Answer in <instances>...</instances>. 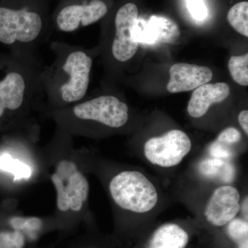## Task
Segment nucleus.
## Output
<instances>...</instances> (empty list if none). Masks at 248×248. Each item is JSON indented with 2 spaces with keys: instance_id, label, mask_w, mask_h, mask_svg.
Returning a JSON list of instances; mask_svg holds the SVG:
<instances>
[{
  "instance_id": "nucleus-1",
  "label": "nucleus",
  "mask_w": 248,
  "mask_h": 248,
  "mask_svg": "<svg viewBox=\"0 0 248 248\" xmlns=\"http://www.w3.org/2000/svg\"><path fill=\"white\" fill-rule=\"evenodd\" d=\"M54 60L43 66L41 83L46 110L69 107L87 96L93 65L92 53L62 41L50 44Z\"/></svg>"
},
{
  "instance_id": "nucleus-23",
  "label": "nucleus",
  "mask_w": 248,
  "mask_h": 248,
  "mask_svg": "<svg viewBox=\"0 0 248 248\" xmlns=\"http://www.w3.org/2000/svg\"><path fill=\"white\" fill-rule=\"evenodd\" d=\"M241 140V133L239 130L233 127H228L218 135L216 141L232 147L235 143H239Z\"/></svg>"
},
{
  "instance_id": "nucleus-11",
  "label": "nucleus",
  "mask_w": 248,
  "mask_h": 248,
  "mask_svg": "<svg viewBox=\"0 0 248 248\" xmlns=\"http://www.w3.org/2000/svg\"><path fill=\"white\" fill-rule=\"evenodd\" d=\"M170 79L167 90L171 93L192 91L213 79L212 70L207 66L177 63L170 68Z\"/></svg>"
},
{
  "instance_id": "nucleus-7",
  "label": "nucleus",
  "mask_w": 248,
  "mask_h": 248,
  "mask_svg": "<svg viewBox=\"0 0 248 248\" xmlns=\"http://www.w3.org/2000/svg\"><path fill=\"white\" fill-rule=\"evenodd\" d=\"M108 13L104 0H59L51 13L53 30L75 32L99 22Z\"/></svg>"
},
{
  "instance_id": "nucleus-6",
  "label": "nucleus",
  "mask_w": 248,
  "mask_h": 248,
  "mask_svg": "<svg viewBox=\"0 0 248 248\" xmlns=\"http://www.w3.org/2000/svg\"><path fill=\"white\" fill-rule=\"evenodd\" d=\"M50 178L57 192L58 210L62 213H79L89 198L90 186L76 163L61 160Z\"/></svg>"
},
{
  "instance_id": "nucleus-18",
  "label": "nucleus",
  "mask_w": 248,
  "mask_h": 248,
  "mask_svg": "<svg viewBox=\"0 0 248 248\" xmlns=\"http://www.w3.org/2000/svg\"><path fill=\"white\" fill-rule=\"evenodd\" d=\"M228 68L235 82L241 86L248 85V54L232 56L228 62Z\"/></svg>"
},
{
  "instance_id": "nucleus-26",
  "label": "nucleus",
  "mask_w": 248,
  "mask_h": 248,
  "mask_svg": "<svg viewBox=\"0 0 248 248\" xmlns=\"http://www.w3.org/2000/svg\"><path fill=\"white\" fill-rule=\"evenodd\" d=\"M240 209H241V213L244 217V219L248 221V199L246 197V198L244 199V202H243L242 205L240 206Z\"/></svg>"
},
{
  "instance_id": "nucleus-24",
  "label": "nucleus",
  "mask_w": 248,
  "mask_h": 248,
  "mask_svg": "<svg viewBox=\"0 0 248 248\" xmlns=\"http://www.w3.org/2000/svg\"><path fill=\"white\" fill-rule=\"evenodd\" d=\"M186 4L189 12L195 19L203 20L206 17L208 12L203 0H186Z\"/></svg>"
},
{
  "instance_id": "nucleus-19",
  "label": "nucleus",
  "mask_w": 248,
  "mask_h": 248,
  "mask_svg": "<svg viewBox=\"0 0 248 248\" xmlns=\"http://www.w3.org/2000/svg\"><path fill=\"white\" fill-rule=\"evenodd\" d=\"M0 170L14 174V181L29 179L32 174L29 166L19 160L13 159L7 154L0 156Z\"/></svg>"
},
{
  "instance_id": "nucleus-15",
  "label": "nucleus",
  "mask_w": 248,
  "mask_h": 248,
  "mask_svg": "<svg viewBox=\"0 0 248 248\" xmlns=\"http://www.w3.org/2000/svg\"><path fill=\"white\" fill-rule=\"evenodd\" d=\"M147 24L156 42L173 44L180 35V30L177 23L165 16H152Z\"/></svg>"
},
{
  "instance_id": "nucleus-13",
  "label": "nucleus",
  "mask_w": 248,
  "mask_h": 248,
  "mask_svg": "<svg viewBox=\"0 0 248 248\" xmlns=\"http://www.w3.org/2000/svg\"><path fill=\"white\" fill-rule=\"evenodd\" d=\"M187 232L176 223L162 225L153 233L148 248H186L189 242Z\"/></svg>"
},
{
  "instance_id": "nucleus-12",
  "label": "nucleus",
  "mask_w": 248,
  "mask_h": 248,
  "mask_svg": "<svg viewBox=\"0 0 248 248\" xmlns=\"http://www.w3.org/2000/svg\"><path fill=\"white\" fill-rule=\"evenodd\" d=\"M230 92V86L226 83L202 85L192 93L187 105V112L194 118L203 117L212 104L224 101Z\"/></svg>"
},
{
  "instance_id": "nucleus-20",
  "label": "nucleus",
  "mask_w": 248,
  "mask_h": 248,
  "mask_svg": "<svg viewBox=\"0 0 248 248\" xmlns=\"http://www.w3.org/2000/svg\"><path fill=\"white\" fill-rule=\"evenodd\" d=\"M228 236L237 245L238 248H248V222L234 218L227 224Z\"/></svg>"
},
{
  "instance_id": "nucleus-21",
  "label": "nucleus",
  "mask_w": 248,
  "mask_h": 248,
  "mask_svg": "<svg viewBox=\"0 0 248 248\" xmlns=\"http://www.w3.org/2000/svg\"><path fill=\"white\" fill-rule=\"evenodd\" d=\"M29 239L25 233L16 230L0 231V248H24Z\"/></svg>"
},
{
  "instance_id": "nucleus-2",
  "label": "nucleus",
  "mask_w": 248,
  "mask_h": 248,
  "mask_svg": "<svg viewBox=\"0 0 248 248\" xmlns=\"http://www.w3.org/2000/svg\"><path fill=\"white\" fill-rule=\"evenodd\" d=\"M0 122L9 118L25 124L32 111L45 110L41 83L42 66L38 55L15 52L1 62Z\"/></svg>"
},
{
  "instance_id": "nucleus-8",
  "label": "nucleus",
  "mask_w": 248,
  "mask_h": 248,
  "mask_svg": "<svg viewBox=\"0 0 248 248\" xmlns=\"http://www.w3.org/2000/svg\"><path fill=\"white\" fill-rule=\"evenodd\" d=\"M191 148L192 142L185 132L172 130L161 136L148 140L143 151L152 164L171 168L180 164L190 153Z\"/></svg>"
},
{
  "instance_id": "nucleus-10",
  "label": "nucleus",
  "mask_w": 248,
  "mask_h": 248,
  "mask_svg": "<svg viewBox=\"0 0 248 248\" xmlns=\"http://www.w3.org/2000/svg\"><path fill=\"white\" fill-rule=\"evenodd\" d=\"M239 190L233 186H221L214 191L204 211L205 219L214 226H226L240 210Z\"/></svg>"
},
{
  "instance_id": "nucleus-3",
  "label": "nucleus",
  "mask_w": 248,
  "mask_h": 248,
  "mask_svg": "<svg viewBox=\"0 0 248 248\" xmlns=\"http://www.w3.org/2000/svg\"><path fill=\"white\" fill-rule=\"evenodd\" d=\"M53 30L50 0H0V42L37 54Z\"/></svg>"
},
{
  "instance_id": "nucleus-25",
  "label": "nucleus",
  "mask_w": 248,
  "mask_h": 248,
  "mask_svg": "<svg viewBox=\"0 0 248 248\" xmlns=\"http://www.w3.org/2000/svg\"><path fill=\"white\" fill-rule=\"evenodd\" d=\"M239 122L241 128L244 130L246 135H248V111H241L239 115Z\"/></svg>"
},
{
  "instance_id": "nucleus-17",
  "label": "nucleus",
  "mask_w": 248,
  "mask_h": 248,
  "mask_svg": "<svg viewBox=\"0 0 248 248\" xmlns=\"http://www.w3.org/2000/svg\"><path fill=\"white\" fill-rule=\"evenodd\" d=\"M228 22L236 32L248 37V2L241 1L234 5L228 14Z\"/></svg>"
},
{
  "instance_id": "nucleus-16",
  "label": "nucleus",
  "mask_w": 248,
  "mask_h": 248,
  "mask_svg": "<svg viewBox=\"0 0 248 248\" xmlns=\"http://www.w3.org/2000/svg\"><path fill=\"white\" fill-rule=\"evenodd\" d=\"M8 224L10 229L22 232L31 239H36L46 228L43 220L35 217H13L9 218Z\"/></svg>"
},
{
  "instance_id": "nucleus-9",
  "label": "nucleus",
  "mask_w": 248,
  "mask_h": 248,
  "mask_svg": "<svg viewBox=\"0 0 248 248\" xmlns=\"http://www.w3.org/2000/svg\"><path fill=\"white\" fill-rule=\"evenodd\" d=\"M138 16V6L132 2L124 4L116 12L110 50L111 57L118 63L129 61L138 52L139 44L134 39L133 31Z\"/></svg>"
},
{
  "instance_id": "nucleus-22",
  "label": "nucleus",
  "mask_w": 248,
  "mask_h": 248,
  "mask_svg": "<svg viewBox=\"0 0 248 248\" xmlns=\"http://www.w3.org/2000/svg\"><path fill=\"white\" fill-rule=\"evenodd\" d=\"M208 152L211 157L218 159L230 160L234 155V151L231 146L217 141H214L210 145Z\"/></svg>"
},
{
  "instance_id": "nucleus-14",
  "label": "nucleus",
  "mask_w": 248,
  "mask_h": 248,
  "mask_svg": "<svg viewBox=\"0 0 248 248\" xmlns=\"http://www.w3.org/2000/svg\"><path fill=\"white\" fill-rule=\"evenodd\" d=\"M199 170L207 179L226 184L232 182L235 177L234 166L229 160L208 158L200 163Z\"/></svg>"
},
{
  "instance_id": "nucleus-5",
  "label": "nucleus",
  "mask_w": 248,
  "mask_h": 248,
  "mask_svg": "<svg viewBox=\"0 0 248 248\" xmlns=\"http://www.w3.org/2000/svg\"><path fill=\"white\" fill-rule=\"evenodd\" d=\"M109 191L120 208L131 213H148L155 208L158 202L154 184L138 171H122L117 174L110 181Z\"/></svg>"
},
{
  "instance_id": "nucleus-4",
  "label": "nucleus",
  "mask_w": 248,
  "mask_h": 248,
  "mask_svg": "<svg viewBox=\"0 0 248 248\" xmlns=\"http://www.w3.org/2000/svg\"><path fill=\"white\" fill-rule=\"evenodd\" d=\"M86 97L69 107L45 112L58 124V128L70 135L87 134L94 124L119 129L128 123V107L120 98L112 94Z\"/></svg>"
},
{
  "instance_id": "nucleus-27",
  "label": "nucleus",
  "mask_w": 248,
  "mask_h": 248,
  "mask_svg": "<svg viewBox=\"0 0 248 248\" xmlns=\"http://www.w3.org/2000/svg\"><path fill=\"white\" fill-rule=\"evenodd\" d=\"M78 248H102L100 247H98V246H93V245H84V246H81V247Z\"/></svg>"
}]
</instances>
